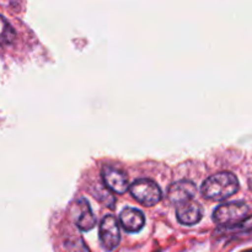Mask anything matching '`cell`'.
<instances>
[{
  "label": "cell",
  "mask_w": 252,
  "mask_h": 252,
  "mask_svg": "<svg viewBox=\"0 0 252 252\" xmlns=\"http://www.w3.org/2000/svg\"><path fill=\"white\" fill-rule=\"evenodd\" d=\"M121 224L128 233H138L145 224L144 214L135 208H125L120 216Z\"/></svg>",
  "instance_id": "cell-8"
},
{
  "label": "cell",
  "mask_w": 252,
  "mask_h": 252,
  "mask_svg": "<svg viewBox=\"0 0 252 252\" xmlns=\"http://www.w3.org/2000/svg\"><path fill=\"white\" fill-rule=\"evenodd\" d=\"M249 207L243 202H231L219 206L213 213V220L218 225L221 226H233L238 225L239 223L248 218Z\"/></svg>",
  "instance_id": "cell-2"
},
{
  "label": "cell",
  "mask_w": 252,
  "mask_h": 252,
  "mask_svg": "<svg viewBox=\"0 0 252 252\" xmlns=\"http://www.w3.org/2000/svg\"><path fill=\"white\" fill-rule=\"evenodd\" d=\"M239 189V181L231 172L224 171L208 177L202 185V194L207 199L223 201L235 194Z\"/></svg>",
  "instance_id": "cell-1"
},
{
  "label": "cell",
  "mask_w": 252,
  "mask_h": 252,
  "mask_svg": "<svg viewBox=\"0 0 252 252\" xmlns=\"http://www.w3.org/2000/svg\"><path fill=\"white\" fill-rule=\"evenodd\" d=\"M132 196L139 203L152 207L159 203L162 198V192L154 181L148 179H139L129 186Z\"/></svg>",
  "instance_id": "cell-3"
},
{
  "label": "cell",
  "mask_w": 252,
  "mask_h": 252,
  "mask_svg": "<svg viewBox=\"0 0 252 252\" xmlns=\"http://www.w3.org/2000/svg\"><path fill=\"white\" fill-rule=\"evenodd\" d=\"M196 185L189 180H180L170 186L167 192V198L174 206L182 203V202L194 199L196 196Z\"/></svg>",
  "instance_id": "cell-5"
},
{
  "label": "cell",
  "mask_w": 252,
  "mask_h": 252,
  "mask_svg": "<svg viewBox=\"0 0 252 252\" xmlns=\"http://www.w3.org/2000/svg\"><path fill=\"white\" fill-rule=\"evenodd\" d=\"M100 243L103 250L112 251L120 245L121 231L117 219L113 216H106L100 224Z\"/></svg>",
  "instance_id": "cell-4"
},
{
  "label": "cell",
  "mask_w": 252,
  "mask_h": 252,
  "mask_svg": "<svg viewBox=\"0 0 252 252\" xmlns=\"http://www.w3.org/2000/svg\"><path fill=\"white\" fill-rule=\"evenodd\" d=\"M16 38V32L4 16L0 15V44L9 46Z\"/></svg>",
  "instance_id": "cell-10"
},
{
  "label": "cell",
  "mask_w": 252,
  "mask_h": 252,
  "mask_svg": "<svg viewBox=\"0 0 252 252\" xmlns=\"http://www.w3.org/2000/svg\"><path fill=\"white\" fill-rule=\"evenodd\" d=\"M175 207H176L177 220L184 224V225H194L203 217L202 207L194 199L182 202V203L177 204Z\"/></svg>",
  "instance_id": "cell-6"
},
{
  "label": "cell",
  "mask_w": 252,
  "mask_h": 252,
  "mask_svg": "<svg viewBox=\"0 0 252 252\" xmlns=\"http://www.w3.org/2000/svg\"><path fill=\"white\" fill-rule=\"evenodd\" d=\"M65 249L66 252H90L86 245L84 244L83 239L81 238H71L66 239L65 241Z\"/></svg>",
  "instance_id": "cell-11"
},
{
  "label": "cell",
  "mask_w": 252,
  "mask_h": 252,
  "mask_svg": "<svg viewBox=\"0 0 252 252\" xmlns=\"http://www.w3.org/2000/svg\"><path fill=\"white\" fill-rule=\"evenodd\" d=\"M249 185H250V189H252V176H251V179H250V181H249Z\"/></svg>",
  "instance_id": "cell-12"
},
{
  "label": "cell",
  "mask_w": 252,
  "mask_h": 252,
  "mask_svg": "<svg viewBox=\"0 0 252 252\" xmlns=\"http://www.w3.org/2000/svg\"><path fill=\"white\" fill-rule=\"evenodd\" d=\"M102 179L110 191L118 194L126 193L128 189V180L125 172L112 166H105L102 169Z\"/></svg>",
  "instance_id": "cell-7"
},
{
  "label": "cell",
  "mask_w": 252,
  "mask_h": 252,
  "mask_svg": "<svg viewBox=\"0 0 252 252\" xmlns=\"http://www.w3.org/2000/svg\"><path fill=\"white\" fill-rule=\"evenodd\" d=\"M76 208H78V218H76V226L80 229L81 231H89L95 226L96 218L94 216L93 211H91L90 206H89L86 199H79L76 203Z\"/></svg>",
  "instance_id": "cell-9"
},
{
  "label": "cell",
  "mask_w": 252,
  "mask_h": 252,
  "mask_svg": "<svg viewBox=\"0 0 252 252\" xmlns=\"http://www.w3.org/2000/svg\"><path fill=\"white\" fill-rule=\"evenodd\" d=\"M243 252H252V249H250V250H245V251H243Z\"/></svg>",
  "instance_id": "cell-13"
}]
</instances>
